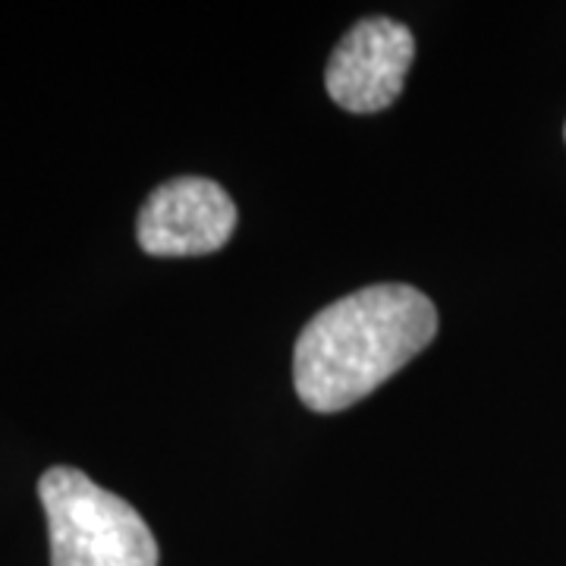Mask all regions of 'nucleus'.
Masks as SVG:
<instances>
[{
	"label": "nucleus",
	"mask_w": 566,
	"mask_h": 566,
	"mask_svg": "<svg viewBox=\"0 0 566 566\" xmlns=\"http://www.w3.org/2000/svg\"><path fill=\"white\" fill-rule=\"evenodd\" d=\"M416 39L403 22L371 17L346 32L327 61V95L349 114H378L400 98Z\"/></svg>",
	"instance_id": "nucleus-3"
},
{
	"label": "nucleus",
	"mask_w": 566,
	"mask_h": 566,
	"mask_svg": "<svg viewBox=\"0 0 566 566\" xmlns=\"http://www.w3.org/2000/svg\"><path fill=\"white\" fill-rule=\"evenodd\" d=\"M39 497L51 532V566H158V542L139 510L80 469H48Z\"/></svg>",
	"instance_id": "nucleus-2"
},
{
	"label": "nucleus",
	"mask_w": 566,
	"mask_h": 566,
	"mask_svg": "<svg viewBox=\"0 0 566 566\" xmlns=\"http://www.w3.org/2000/svg\"><path fill=\"white\" fill-rule=\"evenodd\" d=\"M237 230V205L214 180L177 177L158 186L142 205L136 240L158 259L211 255Z\"/></svg>",
	"instance_id": "nucleus-4"
},
{
	"label": "nucleus",
	"mask_w": 566,
	"mask_h": 566,
	"mask_svg": "<svg viewBox=\"0 0 566 566\" xmlns=\"http://www.w3.org/2000/svg\"><path fill=\"white\" fill-rule=\"evenodd\" d=\"M564 136H566V129H564Z\"/></svg>",
	"instance_id": "nucleus-5"
},
{
	"label": "nucleus",
	"mask_w": 566,
	"mask_h": 566,
	"mask_svg": "<svg viewBox=\"0 0 566 566\" xmlns=\"http://www.w3.org/2000/svg\"><path fill=\"white\" fill-rule=\"evenodd\" d=\"M438 334V308L422 290L378 283L318 312L296 340L293 381L315 412H340L412 363Z\"/></svg>",
	"instance_id": "nucleus-1"
}]
</instances>
